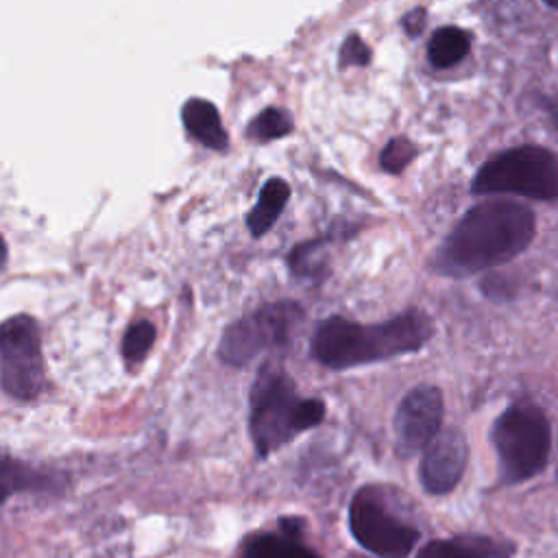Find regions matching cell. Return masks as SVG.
Segmentation results:
<instances>
[{
	"label": "cell",
	"mask_w": 558,
	"mask_h": 558,
	"mask_svg": "<svg viewBox=\"0 0 558 558\" xmlns=\"http://www.w3.org/2000/svg\"><path fill=\"white\" fill-rule=\"evenodd\" d=\"M536 233L530 207L495 198L471 207L447 233L432 257V268L445 277H466L501 266L523 253Z\"/></svg>",
	"instance_id": "6da1fadb"
},
{
	"label": "cell",
	"mask_w": 558,
	"mask_h": 558,
	"mask_svg": "<svg viewBox=\"0 0 558 558\" xmlns=\"http://www.w3.org/2000/svg\"><path fill=\"white\" fill-rule=\"evenodd\" d=\"M434 333L421 310L403 312L390 320L362 325L342 316L325 318L312 336V355L329 368H351L418 351Z\"/></svg>",
	"instance_id": "7a4b0ae2"
},
{
	"label": "cell",
	"mask_w": 558,
	"mask_h": 558,
	"mask_svg": "<svg viewBox=\"0 0 558 558\" xmlns=\"http://www.w3.org/2000/svg\"><path fill=\"white\" fill-rule=\"evenodd\" d=\"M325 418L320 399H301L294 381L277 364H264L251 386L248 429L259 458L290 442Z\"/></svg>",
	"instance_id": "3957f363"
},
{
	"label": "cell",
	"mask_w": 558,
	"mask_h": 558,
	"mask_svg": "<svg viewBox=\"0 0 558 558\" xmlns=\"http://www.w3.org/2000/svg\"><path fill=\"white\" fill-rule=\"evenodd\" d=\"M490 436L501 482L519 484L545 469L551 449V427L536 405H510L497 416Z\"/></svg>",
	"instance_id": "277c9868"
},
{
	"label": "cell",
	"mask_w": 558,
	"mask_h": 558,
	"mask_svg": "<svg viewBox=\"0 0 558 558\" xmlns=\"http://www.w3.org/2000/svg\"><path fill=\"white\" fill-rule=\"evenodd\" d=\"M473 194L558 198V157L543 146H517L488 159L475 174Z\"/></svg>",
	"instance_id": "5b68a950"
},
{
	"label": "cell",
	"mask_w": 558,
	"mask_h": 558,
	"mask_svg": "<svg viewBox=\"0 0 558 558\" xmlns=\"http://www.w3.org/2000/svg\"><path fill=\"white\" fill-rule=\"evenodd\" d=\"M301 318L303 310L292 301L266 303L225 329L218 355L231 366H244L266 349L286 347Z\"/></svg>",
	"instance_id": "8992f818"
},
{
	"label": "cell",
	"mask_w": 558,
	"mask_h": 558,
	"mask_svg": "<svg viewBox=\"0 0 558 558\" xmlns=\"http://www.w3.org/2000/svg\"><path fill=\"white\" fill-rule=\"evenodd\" d=\"M44 355L39 325L28 314H15L0 325V384L20 401L35 399L44 388Z\"/></svg>",
	"instance_id": "52a82bcc"
},
{
	"label": "cell",
	"mask_w": 558,
	"mask_h": 558,
	"mask_svg": "<svg viewBox=\"0 0 558 558\" xmlns=\"http://www.w3.org/2000/svg\"><path fill=\"white\" fill-rule=\"evenodd\" d=\"M349 527L364 549L381 558H405L418 541V530L397 519L375 486H364L353 495Z\"/></svg>",
	"instance_id": "ba28073f"
},
{
	"label": "cell",
	"mask_w": 558,
	"mask_h": 558,
	"mask_svg": "<svg viewBox=\"0 0 558 558\" xmlns=\"http://www.w3.org/2000/svg\"><path fill=\"white\" fill-rule=\"evenodd\" d=\"M442 410V392L436 386H416L401 399L395 412L399 456H412L438 436Z\"/></svg>",
	"instance_id": "9c48e42d"
},
{
	"label": "cell",
	"mask_w": 558,
	"mask_h": 558,
	"mask_svg": "<svg viewBox=\"0 0 558 558\" xmlns=\"http://www.w3.org/2000/svg\"><path fill=\"white\" fill-rule=\"evenodd\" d=\"M469 447L460 429H445L425 447L421 482L427 493L445 495L453 490L466 469Z\"/></svg>",
	"instance_id": "30bf717a"
},
{
	"label": "cell",
	"mask_w": 558,
	"mask_h": 558,
	"mask_svg": "<svg viewBox=\"0 0 558 558\" xmlns=\"http://www.w3.org/2000/svg\"><path fill=\"white\" fill-rule=\"evenodd\" d=\"M303 521L288 517L279 521V532L257 534L244 549V558H320L303 543Z\"/></svg>",
	"instance_id": "8fae6325"
},
{
	"label": "cell",
	"mask_w": 558,
	"mask_h": 558,
	"mask_svg": "<svg viewBox=\"0 0 558 558\" xmlns=\"http://www.w3.org/2000/svg\"><path fill=\"white\" fill-rule=\"evenodd\" d=\"M514 545L488 536H453L432 541L416 558H512Z\"/></svg>",
	"instance_id": "7c38bea8"
},
{
	"label": "cell",
	"mask_w": 558,
	"mask_h": 558,
	"mask_svg": "<svg viewBox=\"0 0 558 558\" xmlns=\"http://www.w3.org/2000/svg\"><path fill=\"white\" fill-rule=\"evenodd\" d=\"M181 120L185 131L211 150H225L229 146L227 131L220 122L216 105L205 98H190L181 109Z\"/></svg>",
	"instance_id": "4fadbf2b"
},
{
	"label": "cell",
	"mask_w": 558,
	"mask_h": 558,
	"mask_svg": "<svg viewBox=\"0 0 558 558\" xmlns=\"http://www.w3.org/2000/svg\"><path fill=\"white\" fill-rule=\"evenodd\" d=\"M52 486H57V480L50 473L35 469L9 453H0V501L15 493L50 490Z\"/></svg>",
	"instance_id": "5bb4252c"
},
{
	"label": "cell",
	"mask_w": 558,
	"mask_h": 558,
	"mask_svg": "<svg viewBox=\"0 0 558 558\" xmlns=\"http://www.w3.org/2000/svg\"><path fill=\"white\" fill-rule=\"evenodd\" d=\"M288 198H290L288 183L283 179H268L259 192L255 207L246 216L248 231L255 238L264 235L275 225L279 214L283 211V205L288 203Z\"/></svg>",
	"instance_id": "9a60e30c"
},
{
	"label": "cell",
	"mask_w": 558,
	"mask_h": 558,
	"mask_svg": "<svg viewBox=\"0 0 558 558\" xmlns=\"http://www.w3.org/2000/svg\"><path fill=\"white\" fill-rule=\"evenodd\" d=\"M471 48V35L458 26L438 28L427 44V61L438 68H451L460 63Z\"/></svg>",
	"instance_id": "2e32d148"
},
{
	"label": "cell",
	"mask_w": 558,
	"mask_h": 558,
	"mask_svg": "<svg viewBox=\"0 0 558 558\" xmlns=\"http://www.w3.org/2000/svg\"><path fill=\"white\" fill-rule=\"evenodd\" d=\"M292 131V118L277 109V107H268L264 111H259L251 122H248V129H246V135L253 137V140H259V142H266V140H275V137H283Z\"/></svg>",
	"instance_id": "e0dca14e"
},
{
	"label": "cell",
	"mask_w": 558,
	"mask_h": 558,
	"mask_svg": "<svg viewBox=\"0 0 558 558\" xmlns=\"http://www.w3.org/2000/svg\"><path fill=\"white\" fill-rule=\"evenodd\" d=\"M155 342V327L148 320H137L133 323L122 340V355L126 364H137L146 357Z\"/></svg>",
	"instance_id": "ac0fdd59"
},
{
	"label": "cell",
	"mask_w": 558,
	"mask_h": 558,
	"mask_svg": "<svg viewBox=\"0 0 558 558\" xmlns=\"http://www.w3.org/2000/svg\"><path fill=\"white\" fill-rule=\"evenodd\" d=\"M418 155V146L414 144V142H410L408 137H392L386 146H384V150H381V155H379V166L386 170V172H390V174H397V172H401V170H405L412 161H414V157Z\"/></svg>",
	"instance_id": "d6986e66"
},
{
	"label": "cell",
	"mask_w": 558,
	"mask_h": 558,
	"mask_svg": "<svg viewBox=\"0 0 558 558\" xmlns=\"http://www.w3.org/2000/svg\"><path fill=\"white\" fill-rule=\"evenodd\" d=\"M368 61H371V48L366 46V41L357 33L347 35V39L342 41L340 52H338V65L340 68H362Z\"/></svg>",
	"instance_id": "ffe728a7"
},
{
	"label": "cell",
	"mask_w": 558,
	"mask_h": 558,
	"mask_svg": "<svg viewBox=\"0 0 558 558\" xmlns=\"http://www.w3.org/2000/svg\"><path fill=\"white\" fill-rule=\"evenodd\" d=\"M423 26H425V9L423 7H416L403 15V28L410 37H416L423 31Z\"/></svg>",
	"instance_id": "44dd1931"
},
{
	"label": "cell",
	"mask_w": 558,
	"mask_h": 558,
	"mask_svg": "<svg viewBox=\"0 0 558 558\" xmlns=\"http://www.w3.org/2000/svg\"><path fill=\"white\" fill-rule=\"evenodd\" d=\"M543 105H545L547 113L551 116V120H554V122H556V126H558V100H549V98H543Z\"/></svg>",
	"instance_id": "7402d4cb"
},
{
	"label": "cell",
	"mask_w": 558,
	"mask_h": 558,
	"mask_svg": "<svg viewBox=\"0 0 558 558\" xmlns=\"http://www.w3.org/2000/svg\"><path fill=\"white\" fill-rule=\"evenodd\" d=\"M4 259H7V246H4V242H2V238H0V266L4 264Z\"/></svg>",
	"instance_id": "603a6c76"
}]
</instances>
